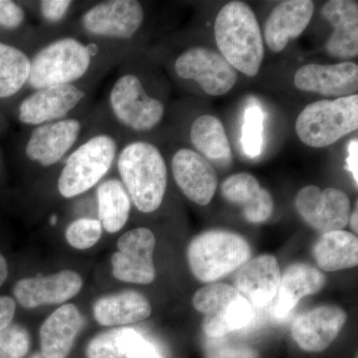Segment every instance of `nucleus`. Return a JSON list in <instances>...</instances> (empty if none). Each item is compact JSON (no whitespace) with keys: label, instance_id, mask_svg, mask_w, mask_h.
I'll use <instances>...</instances> for the list:
<instances>
[{"label":"nucleus","instance_id":"14","mask_svg":"<svg viewBox=\"0 0 358 358\" xmlns=\"http://www.w3.org/2000/svg\"><path fill=\"white\" fill-rule=\"evenodd\" d=\"M171 173L181 192L194 203L206 206L218 187V176L209 160L192 148H178L171 160Z\"/></svg>","mask_w":358,"mask_h":358},{"label":"nucleus","instance_id":"17","mask_svg":"<svg viewBox=\"0 0 358 358\" xmlns=\"http://www.w3.org/2000/svg\"><path fill=\"white\" fill-rule=\"evenodd\" d=\"M315 13L310 0H286L273 8L263 27L264 43L273 53H281L289 40L296 39L307 29Z\"/></svg>","mask_w":358,"mask_h":358},{"label":"nucleus","instance_id":"13","mask_svg":"<svg viewBox=\"0 0 358 358\" xmlns=\"http://www.w3.org/2000/svg\"><path fill=\"white\" fill-rule=\"evenodd\" d=\"M155 237L145 227L134 228L117 241L119 252L112 257L113 275L120 281L150 284L155 279Z\"/></svg>","mask_w":358,"mask_h":358},{"label":"nucleus","instance_id":"30","mask_svg":"<svg viewBox=\"0 0 358 358\" xmlns=\"http://www.w3.org/2000/svg\"><path fill=\"white\" fill-rule=\"evenodd\" d=\"M241 294L230 285L209 284L202 287L193 296L192 303L195 310H199L205 317H211L229 306Z\"/></svg>","mask_w":358,"mask_h":358},{"label":"nucleus","instance_id":"35","mask_svg":"<svg viewBox=\"0 0 358 358\" xmlns=\"http://www.w3.org/2000/svg\"><path fill=\"white\" fill-rule=\"evenodd\" d=\"M74 6L72 0H42L35 3L39 20L48 28H58L64 24Z\"/></svg>","mask_w":358,"mask_h":358},{"label":"nucleus","instance_id":"34","mask_svg":"<svg viewBox=\"0 0 358 358\" xmlns=\"http://www.w3.org/2000/svg\"><path fill=\"white\" fill-rule=\"evenodd\" d=\"M122 333V329H115L98 334L87 346V358H124Z\"/></svg>","mask_w":358,"mask_h":358},{"label":"nucleus","instance_id":"7","mask_svg":"<svg viewBox=\"0 0 358 358\" xmlns=\"http://www.w3.org/2000/svg\"><path fill=\"white\" fill-rule=\"evenodd\" d=\"M357 129V94L308 103L294 124L299 140L313 148L331 147Z\"/></svg>","mask_w":358,"mask_h":358},{"label":"nucleus","instance_id":"4","mask_svg":"<svg viewBox=\"0 0 358 358\" xmlns=\"http://www.w3.org/2000/svg\"><path fill=\"white\" fill-rule=\"evenodd\" d=\"M214 36L219 53L237 72L257 76L265 57V43L251 6L237 0L226 3L216 15Z\"/></svg>","mask_w":358,"mask_h":358},{"label":"nucleus","instance_id":"42","mask_svg":"<svg viewBox=\"0 0 358 358\" xmlns=\"http://www.w3.org/2000/svg\"><path fill=\"white\" fill-rule=\"evenodd\" d=\"M357 208H355V211H352V213H350V220H348V222L350 223V227H352V229L353 232L355 233V235L357 234L358 231V219H357Z\"/></svg>","mask_w":358,"mask_h":358},{"label":"nucleus","instance_id":"37","mask_svg":"<svg viewBox=\"0 0 358 358\" xmlns=\"http://www.w3.org/2000/svg\"><path fill=\"white\" fill-rule=\"evenodd\" d=\"M27 21V11L24 7L11 0H0V27L3 29L18 30Z\"/></svg>","mask_w":358,"mask_h":358},{"label":"nucleus","instance_id":"2","mask_svg":"<svg viewBox=\"0 0 358 358\" xmlns=\"http://www.w3.org/2000/svg\"><path fill=\"white\" fill-rule=\"evenodd\" d=\"M115 166L138 211L152 213L162 206L169 169L157 145L145 140L129 141L120 148Z\"/></svg>","mask_w":358,"mask_h":358},{"label":"nucleus","instance_id":"25","mask_svg":"<svg viewBox=\"0 0 358 358\" xmlns=\"http://www.w3.org/2000/svg\"><path fill=\"white\" fill-rule=\"evenodd\" d=\"M315 262L327 272L345 270L358 264V239L357 235L345 230L324 233L313 249Z\"/></svg>","mask_w":358,"mask_h":358},{"label":"nucleus","instance_id":"9","mask_svg":"<svg viewBox=\"0 0 358 358\" xmlns=\"http://www.w3.org/2000/svg\"><path fill=\"white\" fill-rule=\"evenodd\" d=\"M90 84L93 82L59 85L30 92L18 103V121L34 128L76 115L88 98Z\"/></svg>","mask_w":358,"mask_h":358},{"label":"nucleus","instance_id":"41","mask_svg":"<svg viewBox=\"0 0 358 358\" xmlns=\"http://www.w3.org/2000/svg\"><path fill=\"white\" fill-rule=\"evenodd\" d=\"M7 275H8V267L6 258L0 254V287L6 281Z\"/></svg>","mask_w":358,"mask_h":358},{"label":"nucleus","instance_id":"16","mask_svg":"<svg viewBox=\"0 0 358 358\" xmlns=\"http://www.w3.org/2000/svg\"><path fill=\"white\" fill-rule=\"evenodd\" d=\"M348 315L336 306H322L301 313L292 326V336L301 350L320 352L338 338Z\"/></svg>","mask_w":358,"mask_h":358},{"label":"nucleus","instance_id":"33","mask_svg":"<svg viewBox=\"0 0 358 358\" xmlns=\"http://www.w3.org/2000/svg\"><path fill=\"white\" fill-rule=\"evenodd\" d=\"M30 348L27 329L20 324H9L0 331V358H24Z\"/></svg>","mask_w":358,"mask_h":358},{"label":"nucleus","instance_id":"26","mask_svg":"<svg viewBox=\"0 0 358 358\" xmlns=\"http://www.w3.org/2000/svg\"><path fill=\"white\" fill-rule=\"evenodd\" d=\"M98 219L103 229L117 233L128 222L131 201L120 178L103 179L96 189Z\"/></svg>","mask_w":358,"mask_h":358},{"label":"nucleus","instance_id":"36","mask_svg":"<svg viewBox=\"0 0 358 358\" xmlns=\"http://www.w3.org/2000/svg\"><path fill=\"white\" fill-rule=\"evenodd\" d=\"M122 341L127 358H162L152 343L131 327L122 329Z\"/></svg>","mask_w":358,"mask_h":358},{"label":"nucleus","instance_id":"5","mask_svg":"<svg viewBox=\"0 0 358 358\" xmlns=\"http://www.w3.org/2000/svg\"><path fill=\"white\" fill-rule=\"evenodd\" d=\"M113 128L131 134L155 131L166 117V103L150 93L143 77L126 62L122 64L106 100Z\"/></svg>","mask_w":358,"mask_h":358},{"label":"nucleus","instance_id":"20","mask_svg":"<svg viewBox=\"0 0 358 358\" xmlns=\"http://www.w3.org/2000/svg\"><path fill=\"white\" fill-rule=\"evenodd\" d=\"M322 16L334 27L326 49L336 59H352L358 55V3L353 0H331L322 6Z\"/></svg>","mask_w":358,"mask_h":358},{"label":"nucleus","instance_id":"12","mask_svg":"<svg viewBox=\"0 0 358 358\" xmlns=\"http://www.w3.org/2000/svg\"><path fill=\"white\" fill-rule=\"evenodd\" d=\"M296 211L308 226L326 233L343 230L350 220V200L343 190L315 185L301 188L294 200Z\"/></svg>","mask_w":358,"mask_h":358},{"label":"nucleus","instance_id":"27","mask_svg":"<svg viewBox=\"0 0 358 358\" xmlns=\"http://www.w3.org/2000/svg\"><path fill=\"white\" fill-rule=\"evenodd\" d=\"M190 143L209 162H226L232 159V148L223 122L213 115H202L192 122Z\"/></svg>","mask_w":358,"mask_h":358},{"label":"nucleus","instance_id":"6","mask_svg":"<svg viewBox=\"0 0 358 358\" xmlns=\"http://www.w3.org/2000/svg\"><path fill=\"white\" fill-rule=\"evenodd\" d=\"M145 11L138 0H105L87 7L75 23L74 32L120 48L138 35Z\"/></svg>","mask_w":358,"mask_h":358},{"label":"nucleus","instance_id":"10","mask_svg":"<svg viewBox=\"0 0 358 358\" xmlns=\"http://www.w3.org/2000/svg\"><path fill=\"white\" fill-rule=\"evenodd\" d=\"M86 120L78 115L31 128L23 148L28 162L41 169L60 164L86 131Z\"/></svg>","mask_w":358,"mask_h":358},{"label":"nucleus","instance_id":"29","mask_svg":"<svg viewBox=\"0 0 358 358\" xmlns=\"http://www.w3.org/2000/svg\"><path fill=\"white\" fill-rule=\"evenodd\" d=\"M254 317L255 310L253 306L241 296L221 312L211 317H205L204 333L209 338H223L226 334L248 326Z\"/></svg>","mask_w":358,"mask_h":358},{"label":"nucleus","instance_id":"8","mask_svg":"<svg viewBox=\"0 0 358 358\" xmlns=\"http://www.w3.org/2000/svg\"><path fill=\"white\" fill-rule=\"evenodd\" d=\"M251 248L244 237L225 230H209L193 238L187 248L192 274L211 282L229 275L248 262Z\"/></svg>","mask_w":358,"mask_h":358},{"label":"nucleus","instance_id":"15","mask_svg":"<svg viewBox=\"0 0 358 358\" xmlns=\"http://www.w3.org/2000/svg\"><path fill=\"white\" fill-rule=\"evenodd\" d=\"M294 84L300 91L326 98L355 95L358 89V66L350 61L336 64L310 63L296 71Z\"/></svg>","mask_w":358,"mask_h":358},{"label":"nucleus","instance_id":"39","mask_svg":"<svg viewBox=\"0 0 358 358\" xmlns=\"http://www.w3.org/2000/svg\"><path fill=\"white\" fill-rule=\"evenodd\" d=\"M16 303L10 296H0V331L6 329L13 322Z\"/></svg>","mask_w":358,"mask_h":358},{"label":"nucleus","instance_id":"43","mask_svg":"<svg viewBox=\"0 0 358 358\" xmlns=\"http://www.w3.org/2000/svg\"><path fill=\"white\" fill-rule=\"evenodd\" d=\"M29 358H46L44 357L42 353H35V355H33L31 357Z\"/></svg>","mask_w":358,"mask_h":358},{"label":"nucleus","instance_id":"31","mask_svg":"<svg viewBox=\"0 0 358 358\" xmlns=\"http://www.w3.org/2000/svg\"><path fill=\"white\" fill-rule=\"evenodd\" d=\"M264 133V114L258 106H251L245 110L244 124L242 128V145L249 157L260 155L262 150Z\"/></svg>","mask_w":358,"mask_h":358},{"label":"nucleus","instance_id":"32","mask_svg":"<svg viewBox=\"0 0 358 358\" xmlns=\"http://www.w3.org/2000/svg\"><path fill=\"white\" fill-rule=\"evenodd\" d=\"M102 225L98 218H78L66 229V240L74 248L89 249L98 243L102 236Z\"/></svg>","mask_w":358,"mask_h":358},{"label":"nucleus","instance_id":"22","mask_svg":"<svg viewBox=\"0 0 358 358\" xmlns=\"http://www.w3.org/2000/svg\"><path fill=\"white\" fill-rule=\"evenodd\" d=\"M83 322L76 306L68 303L57 308L40 329L42 355L46 358L67 357Z\"/></svg>","mask_w":358,"mask_h":358},{"label":"nucleus","instance_id":"1","mask_svg":"<svg viewBox=\"0 0 358 358\" xmlns=\"http://www.w3.org/2000/svg\"><path fill=\"white\" fill-rule=\"evenodd\" d=\"M117 48L73 32L40 44L30 54V91L59 85L94 82L102 71L115 66Z\"/></svg>","mask_w":358,"mask_h":358},{"label":"nucleus","instance_id":"38","mask_svg":"<svg viewBox=\"0 0 358 358\" xmlns=\"http://www.w3.org/2000/svg\"><path fill=\"white\" fill-rule=\"evenodd\" d=\"M207 355L208 358H257V353L251 348L231 345L222 341V338H210Z\"/></svg>","mask_w":358,"mask_h":358},{"label":"nucleus","instance_id":"18","mask_svg":"<svg viewBox=\"0 0 358 358\" xmlns=\"http://www.w3.org/2000/svg\"><path fill=\"white\" fill-rule=\"evenodd\" d=\"M83 287L81 275L64 270L46 277L25 278L16 282L13 293L26 308L55 305L74 298Z\"/></svg>","mask_w":358,"mask_h":358},{"label":"nucleus","instance_id":"19","mask_svg":"<svg viewBox=\"0 0 358 358\" xmlns=\"http://www.w3.org/2000/svg\"><path fill=\"white\" fill-rule=\"evenodd\" d=\"M281 277L277 259L261 255L240 267L235 278V289L253 307L263 308L277 296Z\"/></svg>","mask_w":358,"mask_h":358},{"label":"nucleus","instance_id":"23","mask_svg":"<svg viewBox=\"0 0 358 358\" xmlns=\"http://www.w3.org/2000/svg\"><path fill=\"white\" fill-rule=\"evenodd\" d=\"M324 282V275L308 264L289 266L281 277L273 315L278 319H284L301 299L319 293Z\"/></svg>","mask_w":358,"mask_h":358},{"label":"nucleus","instance_id":"21","mask_svg":"<svg viewBox=\"0 0 358 358\" xmlns=\"http://www.w3.org/2000/svg\"><path fill=\"white\" fill-rule=\"evenodd\" d=\"M221 193L229 203L241 209L250 223L265 222L274 212L272 195L248 173H238L226 178L221 185Z\"/></svg>","mask_w":358,"mask_h":358},{"label":"nucleus","instance_id":"28","mask_svg":"<svg viewBox=\"0 0 358 358\" xmlns=\"http://www.w3.org/2000/svg\"><path fill=\"white\" fill-rule=\"evenodd\" d=\"M30 68L29 53L0 41V100L13 98L27 88Z\"/></svg>","mask_w":358,"mask_h":358},{"label":"nucleus","instance_id":"3","mask_svg":"<svg viewBox=\"0 0 358 358\" xmlns=\"http://www.w3.org/2000/svg\"><path fill=\"white\" fill-rule=\"evenodd\" d=\"M121 147L113 127L85 134L60 164L59 194L65 199H75L98 185L115 166Z\"/></svg>","mask_w":358,"mask_h":358},{"label":"nucleus","instance_id":"40","mask_svg":"<svg viewBox=\"0 0 358 358\" xmlns=\"http://www.w3.org/2000/svg\"><path fill=\"white\" fill-rule=\"evenodd\" d=\"M348 157L346 159V169L352 173L355 185H358V141L353 138L348 148Z\"/></svg>","mask_w":358,"mask_h":358},{"label":"nucleus","instance_id":"24","mask_svg":"<svg viewBox=\"0 0 358 358\" xmlns=\"http://www.w3.org/2000/svg\"><path fill=\"white\" fill-rule=\"evenodd\" d=\"M93 312L94 317L102 326H124L148 319L152 307L143 294L126 291L99 299Z\"/></svg>","mask_w":358,"mask_h":358},{"label":"nucleus","instance_id":"11","mask_svg":"<svg viewBox=\"0 0 358 358\" xmlns=\"http://www.w3.org/2000/svg\"><path fill=\"white\" fill-rule=\"evenodd\" d=\"M178 79L194 82L207 95L229 93L238 81V72L215 49L192 46L178 54L173 62Z\"/></svg>","mask_w":358,"mask_h":358}]
</instances>
